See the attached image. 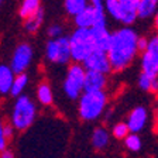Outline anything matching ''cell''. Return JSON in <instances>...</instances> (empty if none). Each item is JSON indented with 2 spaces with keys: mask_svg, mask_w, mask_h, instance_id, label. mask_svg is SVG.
Segmentation results:
<instances>
[{
  "mask_svg": "<svg viewBox=\"0 0 158 158\" xmlns=\"http://www.w3.org/2000/svg\"><path fill=\"white\" fill-rule=\"evenodd\" d=\"M45 56L52 64H68L71 61L69 51V40L66 35H59L56 38H51L45 47Z\"/></svg>",
  "mask_w": 158,
  "mask_h": 158,
  "instance_id": "cell-7",
  "label": "cell"
},
{
  "mask_svg": "<svg viewBox=\"0 0 158 158\" xmlns=\"http://www.w3.org/2000/svg\"><path fill=\"white\" fill-rule=\"evenodd\" d=\"M107 86V75L96 71H85L83 78V92H98L105 90Z\"/></svg>",
  "mask_w": 158,
  "mask_h": 158,
  "instance_id": "cell-12",
  "label": "cell"
},
{
  "mask_svg": "<svg viewBox=\"0 0 158 158\" xmlns=\"http://www.w3.org/2000/svg\"><path fill=\"white\" fill-rule=\"evenodd\" d=\"M157 13V3L150 0H138L137 4V19H151Z\"/></svg>",
  "mask_w": 158,
  "mask_h": 158,
  "instance_id": "cell-17",
  "label": "cell"
},
{
  "mask_svg": "<svg viewBox=\"0 0 158 158\" xmlns=\"http://www.w3.org/2000/svg\"><path fill=\"white\" fill-rule=\"evenodd\" d=\"M47 33H48L49 37H52V38H56V37L62 35V27L59 26V24H52V26L48 27Z\"/></svg>",
  "mask_w": 158,
  "mask_h": 158,
  "instance_id": "cell-26",
  "label": "cell"
},
{
  "mask_svg": "<svg viewBox=\"0 0 158 158\" xmlns=\"http://www.w3.org/2000/svg\"><path fill=\"white\" fill-rule=\"evenodd\" d=\"M148 120V112L147 109L143 106H137L131 110V113L128 114L127 118V127L130 130V133H140L143 128L145 127Z\"/></svg>",
  "mask_w": 158,
  "mask_h": 158,
  "instance_id": "cell-13",
  "label": "cell"
},
{
  "mask_svg": "<svg viewBox=\"0 0 158 158\" xmlns=\"http://www.w3.org/2000/svg\"><path fill=\"white\" fill-rule=\"evenodd\" d=\"M43 21H44V11L40 9L38 11H35L34 14H31L30 17L26 19L24 28H26V31H28L31 34L37 33L40 30V27H41V24H43Z\"/></svg>",
  "mask_w": 158,
  "mask_h": 158,
  "instance_id": "cell-21",
  "label": "cell"
},
{
  "mask_svg": "<svg viewBox=\"0 0 158 158\" xmlns=\"http://www.w3.org/2000/svg\"><path fill=\"white\" fill-rule=\"evenodd\" d=\"M81 64L85 68V71H96V72H102L106 75L112 72L107 54L106 51H100V49H93Z\"/></svg>",
  "mask_w": 158,
  "mask_h": 158,
  "instance_id": "cell-10",
  "label": "cell"
},
{
  "mask_svg": "<svg viewBox=\"0 0 158 158\" xmlns=\"http://www.w3.org/2000/svg\"><path fill=\"white\" fill-rule=\"evenodd\" d=\"M138 0H105L103 7L112 19L124 26H131L137 20Z\"/></svg>",
  "mask_w": 158,
  "mask_h": 158,
  "instance_id": "cell-5",
  "label": "cell"
},
{
  "mask_svg": "<svg viewBox=\"0 0 158 158\" xmlns=\"http://www.w3.org/2000/svg\"><path fill=\"white\" fill-rule=\"evenodd\" d=\"M147 43H148V38H145V37H138L137 38V49L138 51H144L145 47H147Z\"/></svg>",
  "mask_w": 158,
  "mask_h": 158,
  "instance_id": "cell-29",
  "label": "cell"
},
{
  "mask_svg": "<svg viewBox=\"0 0 158 158\" xmlns=\"http://www.w3.org/2000/svg\"><path fill=\"white\" fill-rule=\"evenodd\" d=\"M3 134L6 137V140H10L14 134V127L11 124H3Z\"/></svg>",
  "mask_w": 158,
  "mask_h": 158,
  "instance_id": "cell-27",
  "label": "cell"
},
{
  "mask_svg": "<svg viewBox=\"0 0 158 158\" xmlns=\"http://www.w3.org/2000/svg\"><path fill=\"white\" fill-rule=\"evenodd\" d=\"M37 116L35 103L27 95H21L16 98L13 110H11V126L14 130H27L34 123Z\"/></svg>",
  "mask_w": 158,
  "mask_h": 158,
  "instance_id": "cell-3",
  "label": "cell"
},
{
  "mask_svg": "<svg viewBox=\"0 0 158 158\" xmlns=\"http://www.w3.org/2000/svg\"><path fill=\"white\" fill-rule=\"evenodd\" d=\"M123 140H124V145L133 152H138L143 147L141 137L138 135V133H128Z\"/></svg>",
  "mask_w": 158,
  "mask_h": 158,
  "instance_id": "cell-23",
  "label": "cell"
},
{
  "mask_svg": "<svg viewBox=\"0 0 158 158\" xmlns=\"http://www.w3.org/2000/svg\"><path fill=\"white\" fill-rule=\"evenodd\" d=\"M40 9H41V0H23L19 10V14L21 19L26 20L27 17L38 11Z\"/></svg>",
  "mask_w": 158,
  "mask_h": 158,
  "instance_id": "cell-22",
  "label": "cell"
},
{
  "mask_svg": "<svg viewBox=\"0 0 158 158\" xmlns=\"http://www.w3.org/2000/svg\"><path fill=\"white\" fill-rule=\"evenodd\" d=\"M6 147H7V140L3 134V123H2V120H0V151L4 150Z\"/></svg>",
  "mask_w": 158,
  "mask_h": 158,
  "instance_id": "cell-28",
  "label": "cell"
},
{
  "mask_svg": "<svg viewBox=\"0 0 158 158\" xmlns=\"http://www.w3.org/2000/svg\"><path fill=\"white\" fill-rule=\"evenodd\" d=\"M0 158H14V154H13V151H10V150L4 148V150L0 151Z\"/></svg>",
  "mask_w": 158,
  "mask_h": 158,
  "instance_id": "cell-30",
  "label": "cell"
},
{
  "mask_svg": "<svg viewBox=\"0 0 158 158\" xmlns=\"http://www.w3.org/2000/svg\"><path fill=\"white\" fill-rule=\"evenodd\" d=\"M137 33L130 27L116 30L110 33V43L107 47V58L112 71H124L127 66L131 65L137 55Z\"/></svg>",
  "mask_w": 158,
  "mask_h": 158,
  "instance_id": "cell-1",
  "label": "cell"
},
{
  "mask_svg": "<svg viewBox=\"0 0 158 158\" xmlns=\"http://www.w3.org/2000/svg\"><path fill=\"white\" fill-rule=\"evenodd\" d=\"M141 68H143V72L150 73V75H157L158 73V38L157 37H151L148 40L147 47L143 51Z\"/></svg>",
  "mask_w": 158,
  "mask_h": 158,
  "instance_id": "cell-9",
  "label": "cell"
},
{
  "mask_svg": "<svg viewBox=\"0 0 158 158\" xmlns=\"http://www.w3.org/2000/svg\"><path fill=\"white\" fill-rule=\"evenodd\" d=\"M27 83H28V75H27L26 72L16 73V75H14V79H13V83H11V86H10L9 95H11L13 98L20 96L24 92Z\"/></svg>",
  "mask_w": 158,
  "mask_h": 158,
  "instance_id": "cell-18",
  "label": "cell"
},
{
  "mask_svg": "<svg viewBox=\"0 0 158 158\" xmlns=\"http://www.w3.org/2000/svg\"><path fill=\"white\" fill-rule=\"evenodd\" d=\"M128 133H130V130H128V127H127L126 123H117V124H114L113 128H112L113 137L117 138V140H123Z\"/></svg>",
  "mask_w": 158,
  "mask_h": 158,
  "instance_id": "cell-25",
  "label": "cell"
},
{
  "mask_svg": "<svg viewBox=\"0 0 158 158\" xmlns=\"http://www.w3.org/2000/svg\"><path fill=\"white\" fill-rule=\"evenodd\" d=\"M33 61V48L28 44H20L13 52L10 68L13 69L14 73L26 72V69L30 66Z\"/></svg>",
  "mask_w": 158,
  "mask_h": 158,
  "instance_id": "cell-11",
  "label": "cell"
},
{
  "mask_svg": "<svg viewBox=\"0 0 158 158\" xmlns=\"http://www.w3.org/2000/svg\"><path fill=\"white\" fill-rule=\"evenodd\" d=\"M16 73L9 65H0V95H9Z\"/></svg>",
  "mask_w": 158,
  "mask_h": 158,
  "instance_id": "cell-15",
  "label": "cell"
},
{
  "mask_svg": "<svg viewBox=\"0 0 158 158\" xmlns=\"http://www.w3.org/2000/svg\"><path fill=\"white\" fill-rule=\"evenodd\" d=\"M37 99H38V102L44 106L52 105L54 93H52V89H51L49 83H47V82L40 83V86L37 88Z\"/></svg>",
  "mask_w": 158,
  "mask_h": 158,
  "instance_id": "cell-20",
  "label": "cell"
},
{
  "mask_svg": "<svg viewBox=\"0 0 158 158\" xmlns=\"http://www.w3.org/2000/svg\"><path fill=\"white\" fill-rule=\"evenodd\" d=\"M103 2L105 0H88V4H90V6H103Z\"/></svg>",
  "mask_w": 158,
  "mask_h": 158,
  "instance_id": "cell-31",
  "label": "cell"
},
{
  "mask_svg": "<svg viewBox=\"0 0 158 158\" xmlns=\"http://www.w3.org/2000/svg\"><path fill=\"white\" fill-rule=\"evenodd\" d=\"M150 2H155V3H157V2H158V0H150Z\"/></svg>",
  "mask_w": 158,
  "mask_h": 158,
  "instance_id": "cell-32",
  "label": "cell"
},
{
  "mask_svg": "<svg viewBox=\"0 0 158 158\" xmlns=\"http://www.w3.org/2000/svg\"><path fill=\"white\" fill-rule=\"evenodd\" d=\"M69 40V51H71V59L73 62H82L83 59L95 49L92 33L89 28H79L73 31L68 37Z\"/></svg>",
  "mask_w": 158,
  "mask_h": 158,
  "instance_id": "cell-4",
  "label": "cell"
},
{
  "mask_svg": "<svg viewBox=\"0 0 158 158\" xmlns=\"http://www.w3.org/2000/svg\"><path fill=\"white\" fill-rule=\"evenodd\" d=\"M76 27L79 28H90L92 26L98 23H105L106 21V13L103 6H88L73 16Z\"/></svg>",
  "mask_w": 158,
  "mask_h": 158,
  "instance_id": "cell-8",
  "label": "cell"
},
{
  "mask_svg": "<svg viewBox=\"0 0 158 158\" xmlns=\"http://www.w3.org/2000/svg\"><path fill=\"white\" fill-rule=\"evenodd\" d=\"M109 140H110V135L109 131L105 127H98L93 130L92 133V145L98 150V151H102L109 145Z\"/></svg>",
  "mask_w": 158,
  "mask_h": 158,
  "instance_id": "cell-16",
  "label": "cell"
},
{
  "mask_svg": "<svg viewBox=\"0 0 158 158\" xmlns=\"http://www.w3.org/2000/svg\"><path fill=\"white\" fill-rule=\"evenodd\" d=\"M78 113L83 122H95L103 114L107 105V95L105 90L98 92H83L79 96Z\"/></svg>",
  "mask_w": 158,
  "mask_h": 158,
  "instance_id": "cell-2",
  "label": "cell"
},
{
  "mask_svg": "<svg viewBox=\"0 0 158 158\" xmlns=\"http://www.w3.org/2000/svg\"><path fill=\"white\" fill-rule=\"evenodd\" d=\"M138 86L140 89L145 90V92H157L158 89V81L157 75H150V73L141 72L138 76Z\"/></svg>",
  "mask_w": 158,
  "mask_h": 158,
  "instance_id": "cell-19",
  "label": "cell"
},
{
  "mask_svg": "<svg viewBox=\"0 0 158 158\" xmlns=\"http://www.w3.org/2000/svg\"><path fill=\"white\" fill-rule=\"evenodd\" d=\"M90 33H92L93 44H95V49H100V51H107L109 43H110V31L107 30V26L105 23H98L95 26L90 27Z\"/></svg>",
  "mask_w": 158,
  "mask_h": 158,
  "instance_id": "cell-14",
  "label": "cell"
},
{
  "mask_svg": "<svg viewBox=\"0 0 158 158\" xmlns=\"http://www.w3.org/2000/svg\"><path fill=\"white\" fill-rule=\"evenodd\" d=\"M64 6H65L66 13L73 17L75 14H78L79 11H82L88 6V0H65Z\"/></svg>",
  "mask_w": 158,
  "mask_h": 158,
  "instance_id": "cell-24",
  "label": "cell"
},
{
  "mask_svg": "<svg viewBox=\"0 0 158 158\" xmlns=\"http://www.w3.org/2000/svg\"><path fill=\"white\" fill-rule=\"evenodd\" d=\"M0 3H2V0H0Z\"/></svg>",
  "mask_w": 158,
  "mask_h": 158,
  "instance_id": "cell-33",
  "label": "cell"
},
{
  "mask_svg": "<svg viewBox=\"0 0 158 158\" xmlns=\"http://www.w3.org/2000/svg\"><path fill=\"white\" fill-rule=\"evenodd\" d=\"M83 78H85V68L82 64L75 62L68 68L66 76L64 79L62 89L68 99H78L83 92Z\"/></svg>",
  "mask_w": 158,
  "mask_h": 158,
  "instance_id": "cell-6",
  "label": "cell"
}]
</instances>
